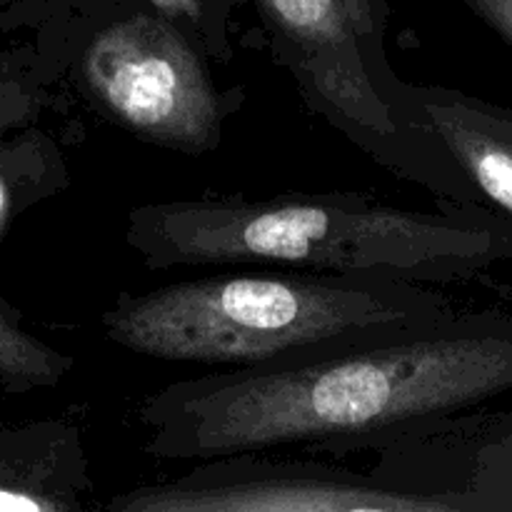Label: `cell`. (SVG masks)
Here are the masks:
<instances>
[{
    "label": "cell",
    "mask_w": 512,
    "mask_h": 512,
    "mask_svg": "<svg viewBox=\"0 0 512 512\" xmlns=\"http://www.w3.org/2000/svg\"><path fill=\"white\" fill-rule=\"evenodd\" d=\"M378 475L433 490L500 495L512 490V410L455 415L365 450Z\"/></svg>",
    "instance_id": "obj_5"
},
{
    "label": "cell",
    "mask_w": 512,
    "mask_h": 512,
    "mask_svg": "<svg viewBox=\"0 0 512 512\" xmlns=\"http://www.w3.org/2000/svg\"><path fill=\"white\" fill-rule=\"evenodd\" d=\"M468 5L512 45V0H468Z\"/></svg>",
    "instance_id": "obj_10"
},
{
    "label": "cell",
    "mask_w": 512,
    "mask_h": 512,
    "mask_svg": "<svg viewBox=\"0 0 512 512\" xmlns=\"http://www.w3.org/2000/svg\"><path fill=\"white\" fill-rule=\"evenodd\" d=\"M512 390V313L480 310L265 370L175 380L138 405L145 448L220 460L308 448L365 453Z\"/></svg>",
    "instance_id": "obj_1"
},
{
    "label": "cell",
    "mask_w": 512,
    "mask_h": 512,
    "mask_svg": "<svg viewBox=\"0 0 512 512\" xmlns=\"http://www.w3.org/2000/svg\"><path fill=\"white\" fill-rule=\"evenodd\" d=\"M73 368V358L50 348L30 330L20 315L0 300V383L10 390L53 388Z\"/></svg>",
    "instance_id": "obj_9"
},
{
    "label": "cell",
    "mask_w": 512,
    "mask_h": 512,
    "mask_svg": "<svg viewBox=\"0 0 512 512\" xmlns=\"http://www.w3.org/2000/svg\"><path fill=\"white\" fill-rule=\"evenodd\" d=\"M85 483L78 428L38 423L0 435V512H68L65 495Z\"/></svg>",
    "instance_id": "obj_7"
},
{
    "label": "cell",
    "mask_w": 512,
    "mask_h": 512,
    "mask_svg": "<svg viewBox=\"0 0 512 512\" xmlns=\"http://www.w3.org/2000/svg\"><path fill=\"white\" fill-rule=\"evenodd\" d=\"M198 45L165 15L125 10L93 25L75 55L78 83L100 115L133 138L183 155H208L240 110L220 90Z\"/></svg>",
    "instance_id": "obj_4"
},
{
    "label": "cell",
    "mask_w": 512,
    "mask_h": 512,
    "mask_svg": "<svg viewBox=\"0 0 512 512\" xmlns=\"http://www.w3.org/2000/svg\"><path fill=\"white\" fill-rule=\"evenodd\" d=\"M408 93L480 203L512 220V108L445 85L408 83Z\"/></svg>",
    "instance_id": "obj_6"
},
{
    "label": "cell",
    "mask_w": 512,
    "mask_h": 512,
    "mask_svg": "<svg viewBox=\"0 0 512 512\" xmlns=\"http://www.w3.org/2000/svg\"><path fill=\"white\" fill-rule=\"evenodd\" d=\"M460 305L438 288L298 273H225L120 293L108 343L168 363L265 370L438 323Z\"/></svg>",
    "instance_id": "obj_3"
},
{
    "label": "cell",
    "mask_w": 512,
    "mask_h": 512,
    "mask_svg": "<svg viewBox=\"0 0 512 512\" xmlns=\"http://www.w3.org/2000/svg\"><path fill=\"white\" fill-rule=\"evenodd\" d=\"M63 180L65 168L58 145L38 128L0 153V238L25 203L55 193Z\"/></svg>",
    "instance_id": "obj_8"
},
{
    "label": "cell",
    "mask_w": 512,
    "mask_h": 512,
    "mask_svg": "<svg viewBox=\"0 0 512 512\" xmlns=\"http://www.w3.org/2000/svg\"><path fill=\"white\" fill-rule=\"evenodd\" d=\"M123 240L150 270L273 265L425 288L512 260V220L495 210H410L363 193L155 200L130 210Z\"/></svg>",
    "instance_id": "obj_2"
}]
</instances>
